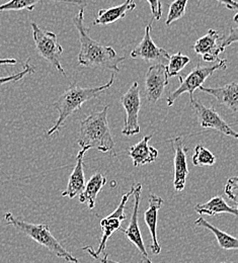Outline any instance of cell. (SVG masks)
I'll return each mask as SVG.
<instances>
[{
  "mask_svg": "<svg viewBox=\"0 0 238 263\" xmlns=\"http://www.w3.org/2000/svg\"><path fill=\"white\" fill-rule=\"evenodd\" d=\"M43 0H9L8 2L0 5V12L5 11H21V10H28L33 11L36 4L42 2ZM58 2H65L71 4L77 5H85V0H53Z\"/></svg>",
  "mask_w": 238,
  "mask_h": 263,
  "instance_id": "23",
  "label": "cell"
},
{
  "mask_svg": "<svg viewBox=\"0 0 238 263\" xmlns=\"http://www.w3.org/2000/svg\"><path fill=\"white\" fill-rule=\"evenodd\" d=\"M163 202L164 200L162 197L154 194L150 195L149 208L144 213V220L151 234V239H152L151 251L155 255L159 254L161 251V247L157 239V217H158V211L161 209Z\"/></svg>",
  "mask_w": 238,
  "mask_h": 263,
  "instance_id": "15",
  "label": "cell"
},
{
  "mask_svg": "<svg viewBox=\"0 0 238 263\" xmlns=\"http://www.w3.org/2000/svg\"><path fill=\"white\" fill-rule=\"evenodd\" d=\"M227 69V60L226 59H218L217 62L212 66L203 67L199 63L196 66L191 73L187 76L182 74L178 76L179 86L172 91L170 97L167 99L168 105L172 106L175 100L184 93H189L191 102L194 100V92L203 85L206 79L210 77L217 70H226Z\"/></svg>",
  "mask_w": 238,
  "mask_h": 263,
  "instance_id": "5",
  "label": "cell"
},
{
  "mask_svg": "<svg viewBox=\"0 0 238 263\" xmlns=\"http://www.w3.org/2000/svg\"><path fill=\"white\" fill-rule=\"evenodd\" d=\"M168 62L169 64L166 66V68H167L169 78L174 77V76L178 77L180 76L179 72L191 62V59L188 56L182 55L180 52H177L170 56V59Z\"/></svg>",
  "mask_w": 238,
  "mask_h": 263,
  "instance_id": "24",
  "label": "cell"
},
{
  "mask_svg": "<svg viewBox=\"0 0 238 263\" xmlns=\"http://www.w3.org/2000/svg\"><path fill=\"white\" fill-rule=\"evenodd\" d=\"M17 61L15 59H0V66L1 65H14Z\"/></svg>",
  "mask_w": 238,
  "mask_h": 263,
  "instance_id": "33",
  "label": "cell"
},
{
  "mask_svg": "<svg viewBox=\"0 0 238 263\" xmlns=\"http://www.w3.org/2000/svg\"><path fill=\"white\" fill-rule=\"evenodd\" d=\"M151 31L152 26L151 24H149L145 28L143 39L133 49L130 56L133 59H141L148 63L164 65V63L168 62L170 59V53L166 49L159 48L155 45L151 36Z\"/></svg>",
  "mask_w": 238,
  "mask_h": 263,
  "instance_id": "9",
  "label": "cell"
},
{
  "mask_svg": "<svg viewBox=\"0 0 238 263\" xmlns=\"http://www.w3.org/2000/svg\"><path fill=\"white\" fill-rule=\"evenodd\" d=\"M106 183V178L102 173H96L91 176L89 181L85 184L84 190L79 195V201L81 203L87 204L88 209L93 210L96 205V200L99 193Z\"/></svg>",
  "mask_w": 238,
  "mask_h": 263,
  "instance_id": "21",
  "label": "cell"
},
{
  "mask_svg": "<svg viewBox=\"0 0 238 263\" xmlns=\"http://www.w3.org/2000/svg\"><path fill=\"white\" fill-rule=\"evenodd\" d=\"M31 27L38 54L53 66L60 74L67 77L65 70L60 63V56L63 53V48L58 43L57 34L42 30L34 22L31 24Z\"/></svg>",
  "mask_w": 238,
  "mask_h": 263,
  "instance_id": "6",
  "label": "cell"
},
{
  "mask_svg": "<svg viewBox=\"0 0 238 263\" xmlns=\"http://www.w3.org/2000/svg\"><path fill=\"white\" fill-rule=\"evenodd\" d=\"M195 211L199 215L216 216L220 214H230L237 217V208L230 206L222 197H214L205 203H199L195 206Z\"/></svg>",
  "mask_w": 238,
  "mask_h": 263,
  "instance_id": "20",
  "label": "cell"
},
{
  "mask_svg": "<svg viewBox=\"0 0 238 263\" xmlns=\"http://www.w3.org/2000/svg\"><path fill=\"white\" fill-rule=\"evenodd\" d=\"M134 206H133V213L131 216V221L127 227V229H120L122 233L126 235V237L130 240L131 243H133L141 255L144 257V260L147 263H152L149 258V255L146 251L144 241L141 235V232L139 229L138 224V215H139V205H140V199H141V193H142V184L141 183H135L134 185Z\"/></svg>",
  "mask_w": 238,
  "mask_h": 263,
  "instance_id": "13",
  "label": "cell"
},
{
  "mask_svg": "<svg viewBox=\"0 0 238 263\" xmlns=\"http://www.w3.org/2000/svg\"><path fill=\"white\" fill-rule=\"evenodd\" d=\"M169 76L166 65L150 66L145 75V96L148 102L156 103L162 98L166 87L169 85Z\"/></svg>",
  "mask_w": 238,
  "mask_h": 263,
  "instance_id": "11",
  "label": "cell"
},
{
  "mask_svg": "<svg viewBox=\"0 0 238 263\" xmlns=\"http://www.w3.org/2000/svg\"><path fill=\"white\" fill-rule=\"evenodd\" d=\"M121 103L126 112V120L122 134L125 136H135L140 133L139 112L141 109V97L139 83L135 81L128 91L121 98Z\"/></svg>",
  "mask_w": 238,
  "mask_h": 263,
  "instance_id": "8",
  "label": "cell"
},
{
  "mask_svg": "<svg viewBox=\"0 0 238 263\" xmlns=\"http://www.w3.org/2000/svg\"><path fill=\"white\" fill-rule=\"evenodd\" d=\"M220 4L224 5L227 9L230 10H237L238 4L235 0H216Z\"/></svg>",
  "mask_w": 238,
  "mask_h": 263,
  "instance_id": "31",
  "label": "cell"
},
{
  "mask_svg": "<svg viewBox=\"0 0 238 263\" xmlns=\"http://www.w3.org/2000/svg\"><path fill=\"white\" fill-rule=\"evenodd\" d=\"M237 176H232L227 180V183L225 185V194L228 198L233 200L235 203H237Z\"/></svg>",
  "mask_w": 238,
  "mask_h": 263,
  "instance_id": "29",
  "label": "cell"
},
{
  "mask_svg": "<svg viewBox=\"0 0 238 263\" xmlns=\"http://www.w3.org/2000/svg\"><path fill=\"white\" fill-rule=\"evenodd\" d=\"M134 194V186H132V189L126 193L125 195H123L122 199L118 205V208L107 217L103 218L101 221V228H102V239H101V243L100 246L98 248V250H94L93 247L90 246H85L82 249L86 252V253H93L95 255H101V253L105 251L106 248V242L107 240L114 235V233L116 231L121 229V225L122 223L126 220V215H125V205L128 202L129 198L131 196H133Z\"/></svg>",
  "mask_w": 238,
  "mask_h": 263,
  "instance_id": "7",
  "label": "cell"
},
{
  "mask_svg": "<svg viewBox=\"0 0 238 263\" xmlns=\"http://www.w3.org/2000/svg\"><path fill=\"white\" fill-rule=\"evenodd\" d=\"M107 110L108 105H104L101 111L90 114L81 122L77 144L81 148H93L117 156L116 144L108 127Z\"/></svg>",
  "mask_w": 238,
  "mask_h": 263,
  "instance_id": "2",
  "label": "cell"
},
{
  "mask_svg": "<svg viewBox=\"0 0 238 263\" xmlns=\"http://www.w3.org/2000/svg\"><path fill=\"white\" fill-rule=\"evenodd\" d=\"M72 21L78 32L80 42V51L77 59L79 65L107 70L114 73L120 72L119 65L125 61V57L118 56L113 47L103 46L89 36V30L84 26V8H80Z\"/></svg>",
  "mask_w": 238,
  "mask_h": 263,
  "instance_id": "1",
  "label": "cell"
},
{
  "mask_svg": "<svg viewBox=\"0 0 238 263\" xmlns=\"http://www.w3.org/2000/svg\"><path fill=\"white\" fill-rule=\"evenodd\" d=\"M221 263H231V262H221Z\"/></svg>",
  "mask_w": 238,
  "mask_h": 263,
  "instance_id": "34",
  "label": "cell"
},
{
  "mask_svg": "<svg viewBox=\"0 0 238 263\" xmlns=\"http://www.w3.org/2000/svg\"><path fill=\"white\" fill-rule=\"evenodd\" d=\"M94 259H96V260H98L99 262L101 263H121V262H117V261H114V260H112V259H109L108 258V256H107V254H104V256L103 257H101L100 255H95V254H93V253H88Z\"/></svg>",
  "mask_w": 238,
  "mask_h": 263,
  "instance_id": "32",
  "label": "cell"
},
{
  "mask_svg": "<svg viewBox=\"0 0 238 263\" xmlns=\"http://www.w3.org/2000/svg\"><path fill=\"white\" fill-rule=\"evenodd\" d=\"M30 59L25 63L24 65V69L19 72V73H15V74H12V75H9V76H5V77H0V86L4 85V84H7V83H10V82H16V81H20L22 80L26 75L28 74H33L34 72V66L31 65L30 63Z\"/></svg>",
  "mask_w": 238,
  "mask_h": 263,
  "instance_id": "27",
  "label": "cell"
},
{
  "mask_svg": "<svg viewBox=\"0 0 238 263\" xmlns=\"http://www.w3.org/2000/svg\"><path fill=\"white\" fill-rule=\"evenodd\" d=\"M152 135L145 136L141 141L130 147L129 156L133 160L135 167L140 165L150 164L157 160L158 150L149 145Z\"/></svg>",
  "mask_w": 238,
  "mask_h": 263,
  "instance_id": "18",
  "label": "cell"
},
{
  "mask_svg": "<svg viewBox=\"0 0 238 263\" xmlns=\"http://www.w3.org/2000/svg\"><path fill=\"white\" fill-rule=\"evenodd\" d=\"M172 148L174 150V176L173 187L175 192H182L186 186V180L189 175V168L187 162V155L189 152L181 136H177L170 140Z\"/></svg>",
  "mask_w": 238,
  "mask_h": 263,
  "instance_id": "12",
  "label": "cell"
},
{
  "mask_svg": "<svg viewBox=\"0 0 238 263\" xmlns=\"http://www.w3.org/2000/svg\"><path fill=\"white\" fill-rule=\"evenodd\" d=\"M150 6L153 18L160 21L162 17V4L160 0H146Z\"/></svg>",
  "mask_w": 238,
  "mask_h": 263,
  "instance_id": "30",
  "label": "cell"
},
{
  "mask_svg": "<svg viewBox=\"0 0 238 263\" xmlns=\"http://www.w3.org/2000/svg\"><path fill=\"white\" fill-rule=\"evenodd\" d=\"M114 81H115V74H112L108 82L98 87L83 88L76 83L72 84L53 104L54 108L58 111L59 116L55 125L48 131V136H52L56 134L61 129V127L63 126L65 121L68 119V117H70L72 114H74L76 110H78L83 103L93 99L99 98L102 92L107 90L114 84Z\"/></svg>",
  "mask_w": 238,
  "mask_h": 263,
  "instance_id": "3",
  "label": "cell"
},
{
  "mask_svg": "<svg viewBox=\"0 0 238 263\" xmlns=\"http://www.w3.org/2000/svg\"><path fill=\"white\" fill-rule=\"evenodd\" d=\"M4 221L7 225L14 227L19 232L30 237L34 242L44 246L59 258H62L67 262L78 263V260L52 235L48 225L28 223L14 217L11 213H6L4 215Z\"/></svg>",
  "mask_w": 238,
  "mask_h": 263,
  "instance_id": "4",
  "label": "cell"
},
{
  "mask_svg": "<svg viewBox=\"0 0 238 263\" xmlns=\"http://www.w3.org/2000/svg\"><path fill=\"white\" fill-rule=\"evenodd\" d=\"M199 90L217 99L222 105L226 106L233 112L238 109V86L236 82L228 83L222 87H204L200 86Z\"/></svg>",
  "mask_w": 238,
  "mask_h": 263,
  "instance_id": "17",
  "label": "cell"
},
{
  "mask_svg": "<svg viewBox=\"0 0 238 263\" xmlns=\"http://www.w3.org/2000/svg\"><path fill=\"white\" fill-rule=\"evenodd\" d=\"M195 225L197 227H202V228H206V229L211 231L215 235V237L217 239V242H218L219 246L222 249H224V250H235V251L237 250L238 240L235 237H233V236H231V235L214 227L212 224L207 222L204 218L200 217L199 219H197L195 221Z\"/></svg>",
  "mask_w": 238,
  "mask_h": 263,
  "instance_id": "22",
  "label": "cell"
},
{
  "mask_svg": "<svg viewBox=\"0 0 238 263\" xmlns=\"http://www.w3.org/2000/svg\"><path fill=\"white\" fill-rule=\"evenodd\" d=\"M191 103L202 128L212 129L220 132L225 136L237 139V133L231 129V127L221 118L214 107H206L201 101L195 99Z\"/></svg>",
  "mask_w": 238,
  "mask_h": 263,
  "instance_id": "10",
  "label": "cell"
},
{
  "mask_svg": "<svg viewBox=\"0 0 238 263\" xmlns=\"http://www.w3.org/2000/svg\"><path fill=\"white\" fill-rule=\"evenodd\" d=\"M136 8L135 0H125L124 3L106 9H100L98 17L94 22V26H109L124 18L128 11Z\"/></svg>",
  "mask_w": 238,
  "mask_h": 263,
  "instance_id": "19",
  "label": "cell"
},
{
  "mask_svg": "<svg viewBox=\"0 0 238 263\" xmlns=\"http://www.w3.org/2000/svg\"><path fill=\"white\" fill-rule=\"evenodd\" d=\"M88 151L87 148H81L76 156V165L69 177L68 184L66 190L62 193V197L74 198L81 194L85 186V177L83 170V158L85 153Z\"/></svg>",
  "mask_w": 238,
  "mask_h": 263,
  "instance_id": "16",
  "label": "cell"
},
{
  "mask_svg": "<svg viewBox=\"0 0 238 263\" xmlns=\"http://www.w3.org/2000/svg\"><path fill=\"white\" fill-rule=\"evenodd\" d=\"M189 0H173L170 5L169 14L167 17L166 25L170 27L174 22L185 16L187 11V5Z\"/></svg>",
  "mask_w": 238,
  "mask_h": 263,
  "instance_id": "26",
  "label": "cell"
},
{
  "mask_svg": "<svg viewBox=\"0 0 238 263\" xmlns=\"http://www.w3.org/2000/svg\"><path fill=\"white\" fill-rule=\"evenodd\" d=\"M216 163V156L205 148L203 145H197L193 156V164L198 167L212 166Z\"/></svg>",
  "mask_w": 238,
  "mask_h": 263,
  "instance_id": "25",
  "label": "cell"
},
{
  "mask_svg": "<svg viewBox=\"0 0 238 263\" xmlns=\"http://www.w3.org/2000/svg\"><path fill=\"white\" fill-rule=\"evenodd\" d=\"M222 36L216 30H209L208 33L202 37L198 39L193 48L196 54L201 55L206 62L212 63L217 61L219 56L222 54L220 50V44L222 41Z\"/></svg>",
  "mask_w": 238,
  "mask_h": 263,
  "instance_id": "14",
  "label": "cell"
},
{
  "mask_svg": "<svg viewBox=\"0 0 238 263\" xmlns=\"http://www.w3.org/2000/svg\"><path fill=\"white\" fill-rule=\"evenodd\" d=\"M238 14L236 13L233 17V26L230 28V33L229 34L222 39L221 44H220V50L223 53L226 48H228L230 45L236 43L238 41V24H237Z\"/></svg>",
  "mask_w": 238,
  "mask_h": 263,
  "instance_id": "28",
  "label": "cell"
}]
</instances>
